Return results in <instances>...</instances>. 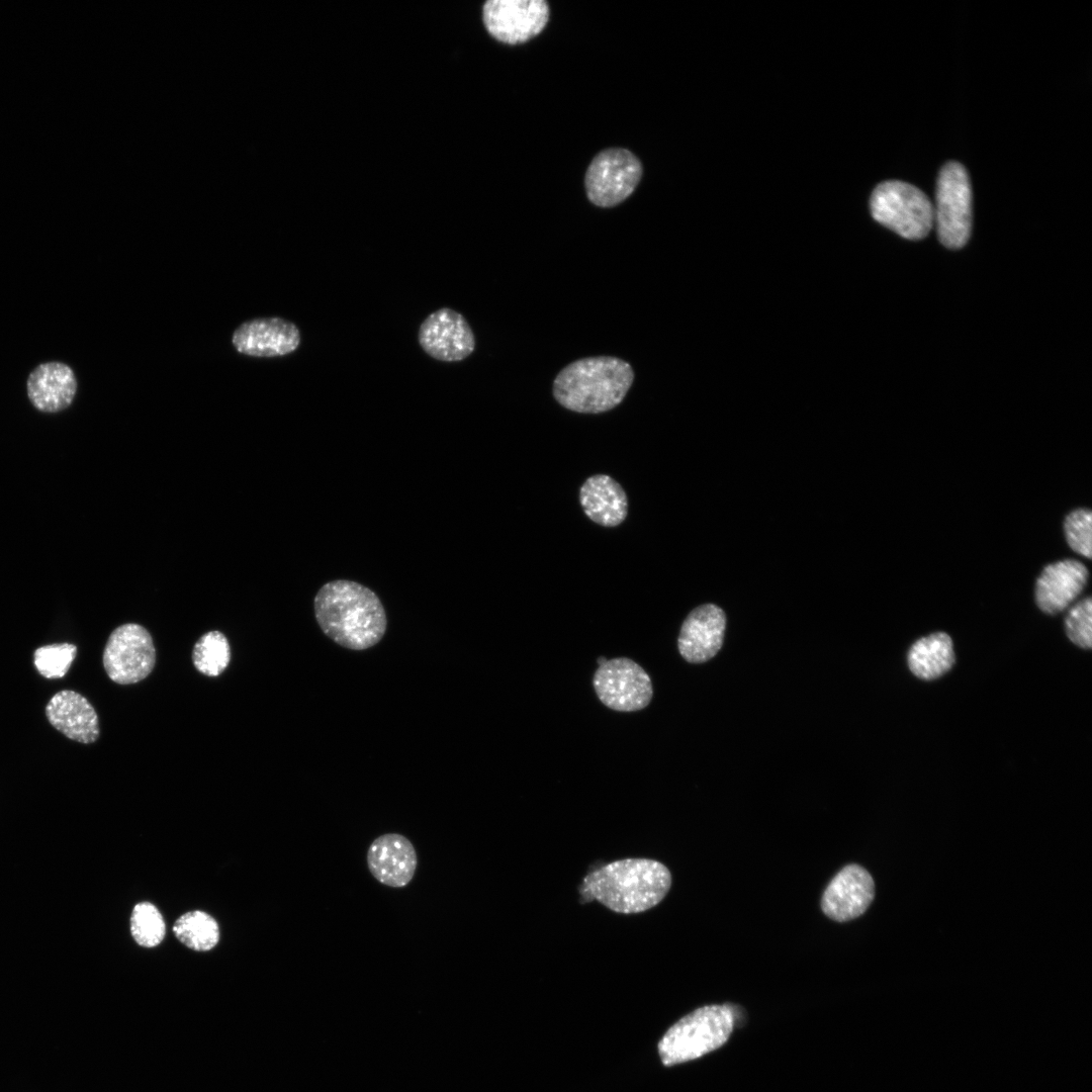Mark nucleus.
Wrapping results in <instances>:
<instances>
[{
	"mask_svg": "<svg viewBox=\"0 0 1092 1092\" xmlns=\"http://www.w3.org/2000/svg\"><path fill=\"white\" fill-rule=\"evenodd\" d=\"M314 614L329 638L352 650L376 645L386 631V613L377 595L351 580L324 584L314 598Z\"/></svg>",
	"mask_w": 1092,
	"mask_h": 1092,
	"instance_id": "nucleus-1",
	"label": "nucleus"
},
{
	"mask_svg": "<svg viewBox=\"0 0 1092 1092\" xmlns=\"http://www.w3.org/2000/svg\"><path fill=\"white\" fill-rule=\"evenodd\" d=\"M671 887L670 871L645 857L611 861L588 873L578 892L584 902L598 901L619 914H638L658 905Z\"/></svg>",
	"mask_w": 1092,
	"mask_h": 1092,
	"instance_id": "nucleus-2",
	"label": "nucleus"
},
{
	"mask_svg": "<svg viewBox=\"0 0 1092 1092\" xmlns=\"http://www.w3.org/2000/svg\"><path fill=\"white\" fill-rule=\"evenodd\" d=\"M633 379L631 365L620 358H583L558 373L553 382V395L569 411L600 414L620 404Z\"/></svg>",
	"mask_w": 1092,
	"mask_h": 1092,
	"instance_id": "nucleus-3",
	"label": "nucleus"
},
{
	"mask_svg": "<svg viewBox=\"0 0 1092 1092\" xmlns=\"http://www.w3.org/2000/svg\"><path fill=\"white\" fill-rule=\"evenodd\" d=\"M734 1026L728 1005H707L675 1022L658 1043V1053L666 1066L680 1064L721 1046Z\"/></svg>",
	"mask_w": 1092,
	"mask_h": 1092,
	"instance_id": "nucleus-4",
	"label": "nucleus"
},
{
	"mask_svg": "<svg viewBox=\"0 0 1092 1092\" xmlns=\"http://www.w3.org/2000/svg\"><path fill=\"white\" fill-rule=\"evenodd\" d=\"M875 220L908 240L925 238L934 225L933 204L909 183L889 180L879 184L870 199Z\"/></svg>",
	"mask_w": 1092,
	"mask_h": 1092,
	"instance_id": "nucleus-5",
	"label": "nucleus"
},
{
	"mask_svg": "<svg viewBox=\"0 0 1092 1092\" xmlns=\"http://www.w3.org/2000/svg\"><path fill=\"white\" fill-rule=\"evenodd\" d=\"M938 239L948 249H960L972 230V189L966 168L950 161L940 169L933 205Z\"/></svg>",
	"mask_w": 1092,
	"mask_h": 1092,
	"instance_id": "nucleus-6",
	"label": "nucleus"
},
{
	"mask_svg": "<svg viewBox=\"0 0 1092 1092\" xmlns=\"http://www.w3.org/2000/svg\"><path fill=\"white\" fill-rule=\"evenodd\" d=\"M642 173L640 160L629 150L605 149L595 156L586 169V196L597 206H616L634 192Z\"/></svg>",
	"mask_w": 1092,
	"mask_h": 1092,
	"instance_id": "nucleus-7",
	"label": "nucleus"
},
{
	"mask_svg": "<svg viewBox=\"0 0 1092 1092\" xmlns=\"http://www.w3.org/2000/svg\"><path fill=\"white\" fill-rule=\"evenodd\" d=\"M156 662V650L149 631L134 623L123 624L108 637L103 666L111 680L131 685L146 678Z\"/></svg>",
	"mask_w": 1092,
	"mask_h": 1092,
	"instance_id": "nucleus-8",
	"label": "nucleus"
},
{
	"mask_svg": "<svg viewBox=\"0 0 1092 1092\" xmlns=\"http://www.w3.org/2000/svg\"><path fill=\"white\" fill-rule=\"evenodd\" d=\"M600 701L618 712H633L648 706L652 684L647 672L634 660L618 657L599 666L593 678Z\"/></svg>",
	"mask_w": 1092,
	"mask_h": 1092,
	"instance_id": "nucleus-9",
	"label": "nucleus"
},
{
	"mask_svg": "<svg viewBox=\"0 0 1092 1092\" xmlns=\"http://www.w3.org/2000/svg\"><path fill=\"white\" fill-rule=\"evenodd\" d=\"M544 0H489L483 4L482 20L487 32L506 44H521L537 36L549 21Z\"/></svg>",
	"mask_w": 1092,
	"mask_h": 1092,
	"instance_id": "nucleus-10",
	"label": "nucleus"
},
{
	"mask_svg": "<svg viewBox=\"0 0 1092 1092\" xmlns=\"http://www.w3.org/2000/svg\"><path fill=\"white\" fill-rule=\"evenodd\" d=\"M418 341L424 352L442 362H459L475 349V337L466 318L450 307L430 313L420 325Z\"/></svg>",
	"mask_w": 1092,
	"mask_h": 1092,
	"instance_id": "nucleus-11",
	"label": "nucleus"
},
{
	"mask_svg": "<svg viewBox=\"0 0 1092 1092\" xmlns=\"http://www.w3.org/2000/svg\"><path fill=\"white\" fill-rule=\"evenodd\" d=\"M874 897L875 883L870 873L858 864H847L828 884L821 908L835 921H849L866 912Z\"/></svg>",
	"mask_w": 1092,
	"mask_h": 1092,
	"instance_id": "nucleus-12",
	"label": "nucleus"
},
{
	"mask_svg": "<svg viewBox=\"0 0 1092 1092\" xmlns=\"http://www.w3.org/2000/svg\"><path fill=\"white\" fill-rule=\"evenodd\" d=\"M235 349L253 357H277L294 352L300 345V332L281 317L255 318L242 324L233 334Z\"/></svg>",
	"mask_w": 1092,
	"mask_h": 1092,
	"instance_id": "nucleus-13",
	"label": "nucleus"
},
{
	"mask_svg": "<svg viewBox=\"0 0 1092 1092\" xmlns=\"http://www.w3.org/2000/svg\"><path fill=\"white\" fill-rule=\"evenodd\" d=\"M726 628V616L719 607L707 604L694 609L685 619L677 638L684 659L702 663L721 649Z\"/></svg>",
	"mask_w": 1092,
	"mask_h": 1092,
	"instance_id": "nucleus-14",
	"label": "nucleus"
},
{
	"mask_svg": "<svg viewBox=\"0 0 1092 1092\" xmlns=\"http://www.w3.org/2000/svg\"><path fill=\"white\" fill-rule=\"evenodd\" d=\"M418 858L413 843L398 833H386L372 841L367 851L371 875L382 885L403 888L413 880Z\"/></svg>",
	"mask_w": 1092,
	"mask_h": 1092,
	"instance_id": "nucleus-15",
	"label": "nucleus"
},
{
	"mask_svg": "<svg viewBox=\"0 0 1092 1092\" xmlns=\"http://www.w3.org/2000/svg\"><path fill=\"white\" fill-rule=\"evenodd\" d=\"M77 389L78 381L73 369L60 361L37 365L26 380L28 399L42 413H59L69 407Z\"/></svg>",
	"mask_w": 1092,
	"mask_h": 1092,
	"instance_id": "nucleus-16",
	"label": "nucleus"
},
{
	"mask_svg": "<svg viewBox=\"0 0 1092 1092\" xmlns=\"http://www.w3.org/2000/svg\"><path fill=\"white\" fill-rule=\"evenodd\" d=\"M1088 578L1086 566L1075 559L1046 565L1035 584V601L1046 614L1065 610L1083 590Z\"/></svg>",
	"mask_w": 1092,
	"mask_h": 1092,
	"instance_id": "nucleus-17",
	"label": "nucleus"
},
{
	"mask_svg": "<svg viewBox=\"0 0 1092 1092\" xmlns=\"http://www.w3.org/2000/svg\"><path fill=\"white\" fill-rule=\"evenodd\" d=\"M49 722L67 738L89 744L99 736L98 716L81 694L63 690L55 694L46 706Z\"/></svg>",
	"mask_w": 1092,
	"mask_h": 1092,
	"instance_id": "nucleus-18",
	"label": "nucleus"
},
{
	"mask_svg": "<svg viewBox=\"0 0 1092 1092\" xmlns=\"http://www.w3.org/2000/svg\"><path fill=\"white\" fill-rule=\"evenodd\" d=\"M579 502L584 514L604 527H616L628 515V498L618 481L606 474L588 477L580 486Z\"/></svg>",
	"mask_w": 1092,
	"mask_h": 1092,
	"instance_id": "nucleus-19",
	"label": "nucleus"
},
{
	"mask_svg": "<svg viewBox=\"0 0 1092 1092\" xmlns=\"http://www.w3.org/2000/svg\"><path fill=\"white\" fill-rule=\"evenodd\" d=\"M908 666L922 679H934L950 669L954 662L951 638L936 632L917 640L909 649Z\"/></svg>",
	"mask_w": 1092,
	"mask_h": 1092,
	"instance_id": "nucleus-20",
	"label": "nucleus"
},
{
	"mask_svg": "<svg viewBox=\"0 0 1092 1092\" xmlns=\"http://www.w3.org/2000/svg\"><path fill=\"white\" fill-rule=\"evenodd\" d=\"M173 932L179 941L196 951L210 950L219 939L217 922L200 910L181 915L173 925Z\"/></svg>",
	"mask_w": 1092,
	"mask_h": 1092,
	"instance_id": "nucleus-21",
	"label": "nucleus"
},
{
	"mask_svg": "<svg viewBox=\"0 0 1092 1092\" xmlns=\"http://www.w3.org/2000/svg\"><path fill=\"white\" fill-rule=\"evenodd\" d=\"M192 660L199 672L207 676L219 675L231 660L226 637L219 631H209L202 635L194 645Z\"/></svg>",
	"mask_w": 1092,
	"mask_h": 1092,
	"instance_id": "nucleus-22",
	"label": "nucleus"
},
{
	"mask_svg": "<svg viewBox=\"0 0 1092 1092\" xmlns=\"http://www.w3.org/2000/svg\"><path fill=\"white\" fill-rule=\"evenodd\" d=\"M130 932L141 946L154 947L165 936L166 925L161 912L150 902L138 903L131 912Z\"/></svg>",
	"mask_w": 1092,
	"mask_h": 1092,
	"instance_id": "nucleus-23",
	"label": "nucleus"
},
{
	"mask_svg": "<svg viewBox=\"0 0 1092 1092\" xmlns=\"http://www.w3.org/2000/svg\"><path fill=\"white\" fill-rule=\"evenodd\" d=\"M77 654V647L70 643H56L35 649L34 666L46 678H61L69 670Z\"/></svg>",
	"mask_w": 1092,
	"mask_h": 1092,
	"instance_id": "nucleus-24",
	"label": "nucleus"
},
{
	"mask_svg": "<svg viewBox=\"0 0 1092 1092\" xmlns=\"http://www.w3.org/2000/svg\"><path fill=\"white\" fill-rule=\"evenodd\" d=\"M1091 611V598H1086L1074 605L1065 619L1067 636L1074 644L1085 649L1092 645Z\"/></svg>",
	"mask_w": 1092,
	"mask_h": 1092,
	"instance_id": "nucleus-25",
	"label": "nucleus"
},
{
	"mask_svg": "<svg viewBox=\"0 0 1092 1092\" xmlns=\"http://www.w3.org/2000/svg\"><path fill=\"white\" fill-rule=\"evenodd\" d=\"M1091 512L1078 509L1071 512L1064 524L1069 546L1080 555L1091 558Z\"/></svg>",
	"mask_w": 1092,
	"mask_h": 1092,
	"instance_id": "nucleus-26",
	"label": "nucleus"
},
{
	"mask_svg": "<svg viewBox=\"0 0 1092 1092\" xmlns=\"http://www.w3.org/2000/svg\"><path fill=\"white\" fill-rule=\"evenodd\" d=\"M597 661H598V663H599V666H600V665H602L603 663H605V662L607 661V658H605V657L601 656V657H599V658L597 659Z\"/></svg>",
	"mask_w": 1092,
	"mask_h": 1092,
	"instance_id": "nucleus-27",
	"label": "nucleus"
}]
</instances>
